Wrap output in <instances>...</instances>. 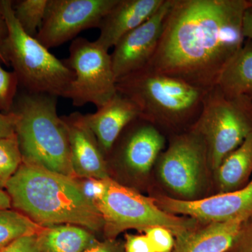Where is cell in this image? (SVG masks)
I'll return each instance as SVG.
<instances>
[{
    "mask_svg": "<svg viewBox=\"0 0 252 252\" xmlns=\"http://www.w3.org/2000/svg\"><path fill=\"white\" fill-rule=\"evenodd\" d=\"M248 0H170L160 41L147 68L198 89L217 85L243 46Z\"/></svg>",
    "mask_w": 252,
    "mask_h": 252,
    "instance_id": "6da1fadb",
    "label": "cell"
},
{
    "mask_svg": "<svg viewBox=\"0 0 252 252\" xmlns=\"http://www.w3.org/2000/svg\"><path fill=\"white\" fill-rule=\"evenodd\" d=\"M5 190L11 206L41 226L73 224L92 232L103 229L100 212L76 178L22 162Z\"/></svg>",
    "mask_w": 252,
    "mask_h": 252,
    "instance_id": "7a4b0ae2",
    "label": "cell"
},
{
    "mask_svg": "<svg viewBox=\"0 0 252 252\" xmlns=\"http://www.w3.org/2000/svg\"><path fill=\"white\" fill-rule=\"evenodd\" d=\"M57 96L22 90L11 112L23 162L76 178L67 127L57 112Z\"/></svg>",
    "mask_w": 252,
    "mask_h": 252,
    "instance_id": "3957f363",
    "label": "cell"
},
{
    "mask_svg": "<svg viewBox=\"0 0 252 252\" xmlns=\"http://www.w3.org/2000/svg\"><path fill=\"white\" fill-rule=\"evenodd\" d=\"M117 92L133 101L140 117L164 135L189 130L198 119L207 91L144 67L119 79Z\"/></svg>",
    "mask_w": 252,
    "mask_h": 252,
    "instance_id": "277c9868",
    "label": "cell"
},
{
    "mask_svg": "<svg viewBox=\"0 0 252 252\" xmlns=\"http://www.w3.org/2000/svg\"><path fill=\"white\" fill-rule=\"evenodd\" d=\"M12 2V0H0V13L9 30L0 48L4 64L12 67L22 90L65 97L75 77L74 72L64 61L23 31L15 18Z\"/></svg>",
    "mask_w": 252,
    "mask_h": 252,
    "instance_id": "5b68a950",
    "label": "cell"
},
{
    "mask_svg": "<svg viewBox=\"0 0 252 252\" xmlns=\"http://www.w3.org/2000/svg\"><path fill=\"white\" fill-rule=\"evenodd\" d=\"M190 129L203 137L209 167L215 172L252 133V99L227 97L215 86L205 94L201 113Z\"/></svg>",
    "mask_w": 252,
    "mask_h": 252,
    "instance_id": "8992f818",
    "label": "cell"
},
{
    "mask_svg": "<svg viewBox=\"0 0 252 252\" xmlns=\"http://www.w3.org/2000/svg\"><path fill=\"white\" fill-rule=\"evenodd\" d=\"M103 197L94 204L104 220L103 230L108 240L127 229L144 231L160 226L170 230L175 238L199 225V221L188 217H179L162 210L155 199L144 196L133 189L109 178Z\"/></svg>",
    "mask_w": 252,
    "mask_h": 252,
    "instance_id": "52a82bcc",
    "label": "cell"
},
{
    "mask_svg": "<svg viewBox=\"0 0 252 252\" xmlns=\"http://www.w3.org/2000/svg\"><path fill=\"white\" fill-rule=\"evenodd\" d=\"M69 56L64 62L74 72L64 98L75 107L94 104L102 107L117 94V79L109 51L86 38L77 37L69 46Z\"/></svg>",
    "mask_w": 252,
    "mask_h": 252,
    "instance_id": "ba28073f",
    "label": "cell"
},
{
    "mask_svg": "<svg viewBox=\"0 0 252 252\" xmlns=\"http://www.w3.org/2000/svg\"><path fill=\"white\" fill-rule=\"evenodd\" d=\"M156 164L162 184L181 200L198 199L209 164L205 141L195 131L189 129L170 137Z\"/></svg>",
    "mask_w": 252,
    "mask_h": 252,
    "instance_id": "9c48e42d",
    "label": "cell"
},
{
    "mask_svg": "<svg viewBox=\"0 0 252 252\" xmlns=\"http://www.w3.org/2000/svg\"><path fill=\"white\" fill-rule=\"evenodd\" d=\"M117 0H49L35 38L46 49L74 40L81 32L99 28Z\"/></svg>",
    "mask_w": 252,
    "mask_h": 252,
    "instance_id": "30bf717a",
    "label": "cell"
},
{
    "mask_svg": "<svg viewBox=\"0 0 252 252\" xmlns=\"http://www.w3.org/2000/svg\"><path fill=\"white\" fill-rule=\"evenodd\" d=\"M156 203L164 211L191 217L203 223L224 222L240 217H252V178L243 188L225 193L185 200L159 196Z\"/></svg>",
    "mask_w": 252,
    "mask_h": 252,
    "instance_id": "8fae6325",
    "label": "cell"
},
{
    "mask_svg": "<svg viewBox=\"0 0 252 252\" xmlns=\"http://www.w3.org/2000/svg\"><path fill=\"white\" fill-rule=\"evenodd\" d=\"M170 0L163 4L149 19L123 36L111 54L117 82L119 79L147 67L155 54L161 36Z\"/></svg>",
    "mask_w": 252,
    "mask_h": 252,
    "instance_id": "7c38bea8",
    "label": "cell"
},
{
    "mask_svg": "<svg viewBox=\"0 0 252 252\" xmlns=\"http://www.w3.org/2000/svg\"><path fill=\"white\" fill-rule=\"evenodd\" d=\"M124 131L119 149L121 161L130 171L147 175L165 150V135L142 118L131 122Z\"/></svg>",
    "mask_w": 252,
    "mask_h": 252,
    "instance_id": "4fadbf2b",
    "label": "cell"
},
{
    "mask_svg": "<svg viewBox=\"0 0 252 252\" xmlns=\"http://www.w3.org/2000/svg\"><path fill=\"white\" fill-rule=\"evenodd\" d=\"M61 118L67 127L76 177L97 180L109 178L103 152L86 124L84 114L76 112Z\"/></svg>",
    "mask_w": 252,
    "mask_h": 252,
    "instance_id": "5bb4252c",
    "label": "cell"
},
{
    "mask_svg": "<svg viewBox=\"0 0 252 252\" xmlns=\"http://www.w3.org/2000/svg\"><path fill=\"white\" fill-rule=\"evenodd\" d=\"M164 0H117L99 26L95 42L109 51L123 36L149 19Z\"/></svg>",
    "mask_w": 252,
    "mask_h": 252,
    "instance_id": "9a60e30c",
    "label": "cell"
},
{
    "mask_svg": "<svg viewBox=\"0 0 252 252\" xmlns=\"http://www.w3.org/2000/svg\"><path fill=\"white\" fill-rule=\"evenodd\" d=\"M140 117L135 102L119 93L94 114L84 115L103 154L109 153L124 129Z\"/></svg>",
    "mask_w": 252,
    "mask_h": 252,
    "instance_id": "2e32d148",
    "label": "cell"
},
{
    "mask_svg": "<svg viewBox=\"0 0 252 252\" xmlns=\"http://www.w3.org/2000/svg\"><path fill=\"white\" fill-rule=\"evenodd\" d=\"M245 217L203 223L176 236L172 252H227L238 238Z\"/></svg>",
    "mask_w": 252,
    "mask_h": 252,
    "instance_id": "e0dca14e",
    "label": "cell"
},
{
    "mask_svg": "<svg viewBox=\"0 0 252 252\" xmlns=\"http://www.w3.org/2000/svg\"><path fill=\"white\" fill-rule=\"evenodd\" d=\"M97 242L89 230L77 225L43 226L37 233L39 252H84Z\"/></svg>",
    "mask_w": 252,
    "mask_h": 252,
    "instance_id": "ac0fdd59",
    "label": "cell"
},
{
    "mask_svg": "<svg viewBox=\"0 0 252 252\" xmlns=\"http://www.w3.org/2000/svg\"><path fill=\"white\" fill-rule=\"evenodd\" d=\"M217 87L227 97L252 99V40L247 39L220 74Z\"/></svg>",
    "mask_w": 252,
    "mask_h": 252,
    "instance_id": "d6986e66",
    "label": "cell"
},
{
    "mask_svg": "<svg viewBox=\"0 0 252 252\" xmlns=\"http://www.w3.org/2000/svg\"><path fill=\"white\" fill-rule=\"evenodd\" d=\"M220 193L243 188L252 174V132L215 172Z\"/></svg>",
    "mask_w": 252,
    "mask_h": 252,
    "instance_id": "ffe728a7",
    "label": "cell"
},
{
    "mask_svg": "<svg viewBox=\"0 0 252 252\" xmlns=\"http://www.w3.org/2000/svg\"><path fill=\"white\" fill-rule=\"evenodd\" d=\"M42 227L16 210L0 209V249L21 237L39 233Z\"/></svg>",
    "mask_w": 252,
    "mask_h": 252,
    "instance_id": "44dd1931",
    "label": "cell"
},
{
    "mask_svg": "<svg viewBox=\"0 0 252 252\" xmlns=\"http://www.w3.org/2000/svg\"><path fill=\"white\" fill-rule=\"evenodd\" d=\"M49 0L13 1L15 18L28 35L35 37L45 16Z\"/></svg>",
    "mask_w": 252,
    "mask_h": 252,
    "instance_id": "7402d4cb",
    "label": "cell"
},
{
    "mask_svg": "<svg viewBox=\"0 0 252 252\" xmlns=\"http://www.w3.org/2000/svg\"><path fill=\"white\" fill-rule=\"evenodd\" d=\"M22 162L16 134L0 140V190L6 189Z\"/></svg>",
    "mask_w": 252,
    "mask_h": 252,
    "instance_id": "603a6c76",
    "label": "cell"
},
{
    "mask_svg": "<svg viewBox=\"0 0 252 252\" xmlns=\"http://www.w3.org/2000/svg\"><path fill=\"white\" fill-rule=\"evenodd\" d=\"M18 89V79L14 72L5 70L0 66V112H11Z\"/></svg>",
    "mask_w": 252,
    "mask_h": 252,
    "instance_id": "cb8c5ba5",
    "label": "cell"
},
{
    "mask_svg": "<svg viewBox=\"0 0 252 252\" xmlns=\"http://www.w3.org/2000/svg\"><path fill=\"white\" fill-rule=\"evenodd\" d=\"M155 252H172L175 246V236L170 230L154 226L144 230Z\"/></svg>",
    "mask_w": 252,
    "mask_h": 252,
    "instance_id": "d4e9b609",
    "label": "cell"
},
{
    "mask_svg": "<svg viewBox=\"0 0 252 252\" xmlns=\"http://www.w3.org/2000/svg\"><path fill=\"white\" fill-rule=\"evenodd\" d=\"M227 252H252V217L243 223L238 238Z\"/></svg>",
    "mask_w": 252,
    "mask_h": 252,
    "instance_id": "484cf974",
    "label": "cell"
},
{
    "mask_svg": "<svg viewBox=\"0 0 252 252\" xmlns=\"http://www.w3.org/2000/svg\"><path fill=\"white\" fill-rule=\"evenodd\" d=\"M80 184L86 196L94 204L103 197L107 188L106 180L84 179Z\"/></svg>",
    "mask_w": 252,
    "mask_h": 252,
    "instance_id": "4316f807",
    "label": "cell"
},
{
    "mask_svg": "<svg viewBox=\"0 0 252 252\" xmlns=\"http://www.w3.org/2000/svg\"><path fill=\"white\" fill-rule=\"evenodd\" d=\"M0 252H39L37 233L21 237L1 249Z\"/></svg>",
    "mask_w": 252,
    "mask_h": 252,
    "instance_id": "83f0119b",
    "label": "cell"
},
{
    "mask_svg": "<svg viewBox=\"0 0 252 252\" xmlns=\"http://www.w3.org/2000/svg\"><path fill=\"white\" fill-rule=\"evenodd\" d=\"M125 252H155L146 235H126Z\"/></svg>",
    "mask_w": 252,
    "mask_h": 252,
    "instance_id": "f1b7e54d",
    "label": "cell"
},
{
    "mask_svg": "<svg viewBox=\"0 0 252 252\" xmlns=\"http://www.w3.org/2000/svg\"><path fill=\"white\" fill-rule=\"evenodd\" d=\"M16 116L14 113L0 112V140L14 135Z\"/></svg>",
    "mask_w": 252,
    "mask_h": 252,
    "instance_id": "f546056e",
    "label": "cell"
},
{
    "mask_svg": "<svg viewBox=\"0 0 252 252\" xmlns=\"http://www.w3.org/2000/svg\"><path fill=\"white\" fill-rule=\"evenodd\" d=\"M84 252H125V250L120 244L114 240H107L102 243L97 242Z\"/></svg>",
    "mask_w": 252,
    "mask_h": 252,
    "instance_id": "4dcf8cb0",
    "label": "cell"
},
{
    "mask_svg": "<svg viewBox=\"0 0 252 252\" xmlns=\"http://www.w3.org/2000/svg\"><path fill=\"white\" fill-rule=\"evenodd\" d=\"M249 1V0H248ZM243 33L245 39L252 40V6H250L244 14L243 21Z\"/></svg>",
    "mask_w": 252,
    "mask_h": 252,
    "instance_id": "1f68e13d",
    "label": "cell"
},
{
    "mask_svg": "<svg viewBox=\"0 0 252 252\" xmlns=\"http://www.w3.org/2000/svg\"><path fill=\"white\" fill-rule=\"evenodd\" d=\"M8 33H9V30H8L7 23L3 15L0 13V48L7 37ZM0 63L4 64V60H3L1 52H0Z\"/></svg>",
    "mask_w": 252,
    "mask_h": 252,
    "instance_id": "d6a6232c",
    "label": "cell"
},
{
    "mask_svg": "<svg viewBox=\"0 0 252 252\" xmlns=\"http://www.w3.org/2000/svg\"><path fill=\"white\" fill-rule=\"evenodd\" d=\"M11 200L6 190H0V209H10Z\"/></svg>",
    "mask_w": 252,
    "mask_h": 252,
    "instance_id": "836d02e7",
    "label": "cell"
},
{
    "mask_svg": "<svg viewBox=\"0 0 252 252\" xmlns=\"http://www.w3.org/2000/svg\"><path fill=\"white\" fill-rule=\"evenodd\" d=\"M249 2H250V5L252 6V0H249Z\"/></svg>",
    "mask_w": 252,
    "mask_h": 252,
    "instance_id": "e575fe53",
    "label": "cell"
},
{
    "mask_svg": "<svg viewBox=\"0 0 252 252\" xmlns=\"http://www.w3.org/2000/svg\"><path fill=\"white\" fill-rule=\"evenodd\" d=\"M0 250H1V249H0Z\"/></svg>",
    "mask_w": 252,
    "mask_h": 252,
    "instance_id": "d590c367",
    "label": "cell"
}]
</instances>
